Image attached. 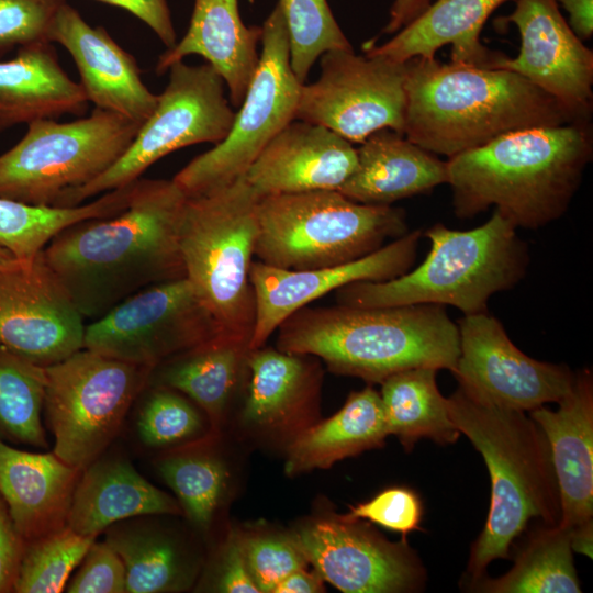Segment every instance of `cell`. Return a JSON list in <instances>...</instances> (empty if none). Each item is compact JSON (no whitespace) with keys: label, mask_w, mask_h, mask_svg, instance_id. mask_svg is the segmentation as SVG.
Segmentation results:
<instances>
[{"label":"cell","mask_w":593,"mask_h":593,"mask_svg":"<svg viewBox=\"0 0 593 593\" xmlns=\"http://www.w3.org/2000/svg\"><path fill=\"white\" fill-rule=\"evenodd\" d=\"M557 411L544 405L529 416L545 434L558 484L559 526L570 533L593 526V377L589 369L574 373Z\"/></svg>","instance_id":"cell-22"},{"label":"cell","mask_w":593,"mask_h":593,"mask_svg":"<svg viewBox=\"0 0 593 593\" xmlns=\"http://www.w3.org/2000/svg\"><path fill=\"white\" fill-rule=\"evenodd\" d=\"M568 13V24L581 41L593 35V0H556Z\"/></svg>","instance_id":"cell-48"},{"label":"cell","mask_w":593,"mask_h":593,"mask_svg":"<svg viewBox=\"0 0 593 593\" xmlns=\"http://www.w3.org/2000/svg\"><path fill=\"white\" fill-rule=\"evenodd\" d=\"M150 371L86 348L46 367L43 410L53 452L81 471L102 456Z\"/></svg>","instance_id":"cell-10"},{"label":"cell","mask_w":593,"mask_h":593,"mask_svg":"<svg viewBox=\"0 0 593 593\" xmlns=\"http://www.w3.org/2000/svg\"><path fill=\"white\" fill-rule=\"evenodd\" d=\"M88 99L61 68L51 42L20 47L0 60V132L37 120L81 115Z\"/></svg>","instance_id":"cell-27"},{"label":"cell","mask_w":593,"mask_h":593,"mask_svg":"<svg viewBox=\"0 0 593 593\" xmlns=\"http://www.w3.org/2000/svg\"><path fill=\"white\" fill-rule=\"evenodd\" d=\"M421 236V230L407 232L359 259L317 269L291 270L253 261L249 279L255 324L250 350L264 346L287 317L312 301L353 282L387 281L409 271Z\"/></svg>","instance_id":"cell-19"},{"label":"cell","mask_w":593,"mask_h":593,"mask_svg":"<svg viewBox=\"0 0 593 593\" xmlns=\"http://www.w3.org/2000/svg\"><path fill=\"white\" fill-rule=\"evenodd\" d=\"M506 1L436 0L388 42H367L363 52L406 63L412 58L433 59L438 49L450 45L452 63L491 67L499 53L480 42V33L489 16Z\"/></svg>","instance_id":"cell-26"},{"label":"cell","mask_w":593,"mask_h":593,"mask_svg":"<svg viewBox=\"0 0 593 593\" xmlns=\"http://www.w3.org/2000/svg\"><path fill=\"white\" fill-rule=\"evenodd\" d=\"M388 435L381 396L366 387L351 392L336 414L291 443L286 470L293 474L328 468L346 457L383 446Z\"/></svg>","instance_id":"cell-30"},{"label":"cell","mask_w":593,"mask_h":593,"mask_svg":"<svg viewBox=\"0 0 593 593\" xmlns=\"http://www.w3.org/2000/svg\"><path fill=\"white\" fill-rule=\"evenodd\" d=\"M261 26H246L238 0H194L189 27L183 37L160 54L156 74L189 55H199L222 77L230 102L237 109L259 61Z\"/></svg>","instance_id":"cell-24"},{"label":"cell","mask_w":593,"mask_h":593,"mask_svg":"<svg viewBox=\"0 0 593 593\" xmlns=\"http://www.w3.org/2000/svg\"><path fill=\"white\" fill-rule=\"evenodd\" d=\"M343 517L365 518L384 528L399 532L402 539L415 529H421L423 504L418 494L405 486H393L378 493L371 500L350 507Z\"/></svg>","instance_id":"cell-43"},{"label":"cell","mask_w":593,"mask_h":593,"mask_svg":"<svg viewBox=\"0 0 593 593\" xmlns=\"http://www.w3.org/2000/svg\"><path fill=\"white\" fill-rule=\"evenodd\" d=\"M516 25L519 53L497 54L491 67L514 71L553 97L579 119L590 120L593 52L572 31L556 0H515L499 19Z\"/></svg>","instance_id":"cell-18"},{"label":"cell","mask_w":593,"mask_h":593,"mask_svg":"<svg viewBox=\"0 0 593 593\" xmlns=\"http://www.w3.org/2000/svg\"><path fill=\"white\" fill-rule=\"evenodd\" d=\"M177 513V503L142 477L127 459L100 456L81 472L67 526L96 538L121 521Z\"/></svg>","instance_id":"cell-28"},{"label":"cell","mask_w":593,"mask_h":593,"mask_svg":"<svg viewBox=\"0 0 593 593\" xmlns=\"http://www.w3.org/2000/svg\"><path fill=\"white\" fill-rule=\"evenodd\" d=\"M48 42H56L70 54L79 72L80 86L89 102L143 124L157 105L141 77L135 58L123 49L102 26H91L64 0L52 22Z\"/></svg>","instance_id":"cell-20"},{"label":"cell","mask_w":593,"mask_h":593,"mask_svg":"<svg viewBox=\"0 0 593 593\" xmlns=\"http://www.w3.org/2000/svg\"><path fill=\"white\" fill-rule=\"evenodd\" d=\"M356 165L350 142L322 125L293 120L264 147L245 179L259 198L338 190Z\"/></svg>","instance_id":"cell-21"},{"label":"cell","mask_w":593,"mask_h":593,"mask_svg":"<svg viewBox=\"0 0 593 593\" xmlns=\"http://www.w3.org/2000/svg\"><path fill=\"white\" fill-rule=\"evenodd\" d=\"M94 539L66 526L51 535L26 541L13 592H61Z\"/></svg>","instance_id":"cell-37"},{"label":"cell","mask_w":593,"mask_h":593,"mask_svg":"<svg viewBox=\"0 0 593 593\" xmlns=\"http://www.w3.org/2000/svg\"><path fill=\"white\" fill-rule=\"evenodd\" d=\"M142 124L94 108L87 118L27 124L24 136L0 155V198L54 206L94 180L128 148Z\"/></svg>","instance_id":"cell-9"},{"label":"cell","mask_w":593,"mask_h":593,"mask_svg":"<svg viewBox=\"0 0 593 593\" xmlns=\"http://www.w3.org/2000/svg\"><path fill=\"white\" fill-rule=\"evenodd\" d=\"M437 369L417 367L391 374L381 382V401L389 435L406 450L422 438L438 444L457 441L460 432L452 423L436 383Z\"/></svg>","instance_id":"cell-31"},{"label":"cell","mask_w":593,"mask_h":593,"mask_svg":"<svg viewBox=\"0 0 593 593\" xmlns=\"http://www.w3.org/2000/svg\"><path fill=\"white\" fill-rule=\"evenodd\" d=\"M458 328L460 354L454 376L475 399L529 412L558 403L570 390L574 373L568 367L526 356L488 312L465 315Z\"/></svg>","instance_id":"cell-16"},{"label":"cell","mask_w":593,"mask_h":593,"mask_svg":"<svg viewBox=\"0 0 593 593\" xmlns=\"http://www.w3.org/2000/svg\"><path fill=\"white\" fill-rule=\"evenodd\" d=\"M430 249L415 269L387 281H358L335 291L338 304L383 307L439 304L465 315L488 312L489 299L525 276L528 248L497 211L479 227L456 231L441 223L425 232Z\"/></svg>","instance_id":"cell-6"},{"label":"cell","mask_w":593,"mask_h":593,"mask_svg":"<svg viewBox=\"0 0 593 593\" xmlns=\"http://www.w3.org/2000/svg\"><path fill=\"white\" fill-rule=\"evenodd\" d=\"M45 368L0 347V441L47 447L42 425Z\"/></svg>","instance_id":"cell-36"},{"label":"cell","mask_w":593,"mask_h":593,"mask_svg":"<svg viewBox=\"0 0 593 593\" xmlns=\"http://www.w3.org/2000/svg\"><path fill=\"white\" fill-rule=\"evenodd\" d=\"M105 530L104 541L124 563L127 593L174 592L189 585L188 563L165 533L138 521L114 524Z\"/></svg>","instance_id":"cell-35"},{"label":"cell","mask_w":593,"mask_h":593,"mask_svg":"<svg viewBox=\"0 0 593 593\" xmlns=\"http://www.w3.org/2000/svg\"><path fill=\"white\" fill-rule=\"evenodd\" d=\"M122 8L145 23L170 48L176 44L174 27L167 0H98Z\"/></svg>","instance_id":"cell-47"},{"label":"cell","mask_w":593,"mask_h":593,"mask_svg":"<svg viewBox=\"0 0 593 593\" xmlns=\"http://www.w3.org/2000/svg\"><path fill=\"white\" fill-rule=\"evenodd\" d=\"M278 4L288 30L291 68L301 83L324 53L353 49L327 0H279Z\"/></svg>","instance_id":"cell-38"},{"label":"cell","mask_w":593,"mask_h":593,"mask_svg":"<svg viewBox=\"0 0 593 593\" xmlns=\"http://www.w3.org/2000/svg\"><path fill=\"white\" fill-rule=\"evenodd\" d=\"M317 80L301 86L294 120L327 127L351 144L389 128L403 134L406 63L334 49Z\"/></svg>","instance_id":"cell-13"},{"label":"cell","mask_w":593,"mask_h":593,"mask_svg":"<svg viewBox=\"0 0 593 593\" xmlns=\"http://www.w3.org/2000/svg\"><path fill=\"white\" fill-rule=\"evenodd\" d=\"M294 540L322 579L342 592L399 593L424 586V567L406 541L391 544L357 519L318 521Z\"/></svg>","instance_id":"cell-17"},{"label":"cell","mask_w":593,"mask_h":593,"mask_svg":"<svg viewBox=\"0 0 593 593\" xmlns=\"http://www.w3.org/2000/svg\"><path fill=\"white\" fill-rule=\"evenodd\" d=\"M158 470L191 523L206 530L225 488L227 472L224 465L209 455L188 454L163 459Z\"/></svg>","instance_id":"cell-39"},{"label":"cell","mask_w":593,"mask_h":593,"mask_svg":"<svg viewBox=\"0 0 593 593\" xmlns=\"http://www.w3.org/2000/svg\"><path fill=\"white\" fill-rule=\"evenodd\" d=\"M260 44L257 68L228 134L172 178L187 197L219 190L245 176L264 147L294 120L303 83L291 68L288 30L278 3L261 25Z\"/></svg>","instance_id":"cell-11"},{"label":"cell","mask_w":593,"mask_h":593,"mask_svg":"<svg viewBox=\"0 0 593 593\" xmlns=\"http://www.w3.org/2000/svg\"><path fill=\"white\" fill-rule=\"evenodd\" d=\"M214 588L228 593H260L247 568L243 541L231 535L224 546Z\"/></svg>","instance_id":"cell-45"},{"label":"cell","mask_w":593,"mask_h":593,"mask_svg":"<svg viewBox=\"0 0 593 593\" xmlns=\"http://www.w3.org/2000/svg\"><path fill=\"white\" fill-rule=\"evenodd\" d=\"M249 340L219 332L155 367L147 385L188 395L213 422L221 418L247 366Z\"/></svg>","instance_id":"cell-29"},{"label":"cell","mask_w":593,"mask_h":593,"mask_svg":"<svg viewBox=\"0 0 593 593\" xmlns=\"http://www.w3.org/2000/svg\"><path fill=\"white\" fill-rule=\"evenodd\" d=\"M187 195L166 179H138L127 206L57 234L44 257L85 320L130 295L184 278L179 230Z\"/></svg>","instance_id":"cell-1"},{"label":"cell","mask_w":593,"mask_h":593,"mask_svg":"<svg viewBox=\"0 0 593 593\" xmlns=\"http://www.w3.org/2000/svg\"><path fill=\"white\" fill-rule=\"evenodd\" d=\"M257 219L254 256L291 270L350 262L409 232L401 208L355 202L338 190L262 197Z\"/></svg>","instance_id":"cell-8"},{"label":"cell","mask_w":593,"mask_h":593,"mask_svg":"<svg viewBox=\"0 0 593 593\" xmlns=\"http://www.w3.org/2000/svg\"><path fill=\"white\" fill-rule=\"evenodd\" d=\"M150 387L136 421L137 434L144 445L161 447L201 430V416L179 392L166 387Z\"/></svg>","instance_id":"cell-40"},{"label":"cell","mask_w":593,"mask_h":593,"mask_svg":"<svg viewBox=\"0 0 593 593\" xmlns=\"http://www.w3.org/2000/svg\"><path fill=\"white\" fill-rule=\"evenodd\" d=\"M259 197L245 176L219 190L187 197L179 247L186 278L219 329L250 343L255 296L249 273Z\"/></svg>","instance_id":"cell-7"},{"label":"cell","mask_w":593,"mask_h":593,"mask_svg":"<svg viewBox=\"0 0 593 593\" xmlns=\"http://www.w3.org/2000/svg\"><path fill=\"white\" fill-rule=\"evenodd\" d=\"M135 182L102 193L76 206L32 205L0 198V246L18 260L33 258L61 231L81 221L114 215L123 211Z\"/></svg>","instance_id":"cell-32"},{"label":"cell","mask_w":593,"mask_h":593,"mask_svg":"<svg viewBox=\"0 0 593 593\" xmlns=\"http://www.w3.org/2000/svg\"><path fill=\"white\" fill-rule=\"evenodd\" d=\"M150 116L125 153L102 175L63 194L54 206H76L89 198L127 186L168 154L200 143L219 144L228 134L235 111L225 82L208 63L177 61Z\"/></svg>","instance_id":"cell-12"},{"label":"cell","mask_w":593,"mask_h":593,"mask_svg":"<svg viewBox=\"0 0 593 593\" xmlns=\"http://www.w3.org/2000/svg\"><path fill=\"white\" fill-rule=\"evenodd\" d=\"M593 154L590 120L510 132L450 157L447 183L459 219L490 206L536 230L568 210Z\"/></svg>","instance_id":"cell-2"},{"label":"cell","mask_w":593,"mask_h":593,"mask_svg":"<svg viewBox=\"0 0 593 593\" xmlns=\"http://www.w3.org/2000/svg\"><path fill=\"white\" fill-rule=\"evenodd\" d=\"M81 472L54 452H30L0 441V494L25 541L67 526Z\"/></svg>","instance_id":"cell-23"},{"label":"cell","mask_w":593,"mask_h":593,"mask_svg":"<svg viewBox=\"0 0 593 593\" xmlns=\"http://www.w3.org/2000/svg\"><path fill=\"white\" fill-rule=\"evenodd\" d=\"M66 589L69 593L126 592L124 563L105 541H93Z\"/></svg>","instance_id":"cell-44"},{"label":"cell","mask_w":593,"mask_h":593,"mask_svg":"<svg viewBox=\"0 0 593 593\" xmlns=\"http://www.w3.org/2000/svg\"><path fill=\"white\" fill-rule=\"evenodd\" d=\"M449 416L482 455L491 477V502L483 530L471 547L469 585L510 548L533 519L558 525V484L548 441L524 411L478 400L460 387L447 399Z\"/></svg>","instance_id":"cell-5"},{"label":"cell","mask_w":593,"mask_h":593,"mask_svg":"<svg viewBox=\"0 0 593 593\" xmlns=\"http://www.w3.org/2000/svg\"><path fill=\"white\" fill-rule=\"evenodd\" d=\"M432 0H393L390 19L382 32L395 34L422 15Z\"/></svg>","instance_id":"cell-49"},{"label":"cell","mask_w":593,"mask_h":593,"mask_svg":"<svg viewBox=\"0 0 593 593\" xmlns=\"http://www.w3.org/2000/svg\"><path fill=\"white\" fill-rule=\"evenodd\" d=\"M247 366L243 419L248 424L264 426L282 419L315 389L316 374L305 355L261 346L249 351Z\"/></svg>","instance_id":"cell-34"},{"label":"cell","mask_w":593,"mask_h":593,"mask_svg":"<svg viewBox=\"0 0 593 593\" xmlns=\"http://www.w3.org/2000/svg\"><path fill=\"white\" fill-rule=\"evenodd\" d=\"M25 544L0 494V593L13 592Z\"/></svg>","instance_id":"cell-46"},{"label":"cell","mask_w":593,"mask_h":593,"mask_svg":"<svg viewBox=\"0 0 593 593\" xmlns=\"http://www.w3.org/2000/svg\"><path fill=\"white\" fill-rule=\"evenodd\" d=\"M85 329L43 250L0 267V347L46 368L81 350Z\"/></svg>","instance_id":"cell-15"},{"label":"cell","mask_w":593,"mask_h":593,"mask_svg":"<svg viewBox=\"0 0 593 593\" xmlns=\"http://www.w3.org/2000/svg\"><path fill=\"white\" fill-rule=\"evenodd\" d=\"M359 145L356 168L338 189L355 202L391 205L447 183V163L403 134L383 128Z\"/></svg>","instance_id":"cell-25"},{"label":"cell","mask_w":593,"mask_h":593,"mask_svg":"<svg viewBox=\"0 0 593 593\" xmlns=\"http://www.w3.org/2000/svg\"><path fill=\"white\" fill-rule=\"evenodd\" d=\"M64 0H0V57L14 48L48 42L57 9Z\"/></svg>","instance_id":"cell-41"},{"label":"cell","mask_w":593,"mask_h":593,"mask_svg":"<svg viewBox=\"0 0 593 593\" xmlns=\"http://www.w3.org/2000/svg\"><path fill=\"white\" fill-rule=\"evenodd\" d=\"M484 593H579L570 532L559 525L533 530L513 567L497 579L482 577L469 585Z\"/></svg>","instance_id":"cell-33"},{"label":"cell","mask_w":593,"mask_h":593,"mask_svg":"<svg viewBox=\"0 0 593 593\" xmlns=\"http://www.w3.org/2000/svg\"><path fill=\"white\" fill-rule=\"evenodd\" d=\"M404 86L403 135L448 158L510 132L583 120L523 76L502 68L412 58Z\"/></svg>","instance_id":"cell-3"},{"label":"cell","mask_w":593,"mask_h":593,"mask_svg":"<svg viewBox=\"0 0 593 593\" xmlns=\"http://www.w3.org/2000/svg\"><path fill=\"white\" fill-rule=\"evenodd\" d=\"M248 571L259 592H271L291 572L304 568L306 559L294 538L260 536L243 541Z\"/></svg>","instance_id":"cell-42"},{"label":"cell","mask_w":593,"mask_h":593,"mask_svg":"<svg viewBox=\"0 0 593 593\" xmlns=\"http://www.w3.org/2000/svg\"><path fill=\"white\" fill-rule=\"evenodd\" d=\"M219 332L184 277L147 287L86 325L83 348L153 370Z\"/></svg>","instance_id":"cell-14"},{"label":"cell","mask_w":593,"mask_h":593,"mask_svg":"<svg viewBox=\"0 0 593 593\" xmlns=\"http://www.w3.org/2000/svg\"><path fill=\"white\" fill-rule=\"evenodd\" d=\"M16 258L5 248L0 246V267L12 264Z\"/></svg>","instance_id":"cell-51"},{"label":"cell","mask_w":593,"mask_h":593,"mask_svg":"<svg viewBox=\"0 0 593 593\" xmlns=\"http://www.w3.org/2000/svg\"><path fill=\"white\" fill-rule=\"evenodd\" d=\"M277 348L315 356L333 372L381 383L430 367L456 370L459 328L439 304L303 306L278 327Z\"/></svg>","instance_id":"cell-4"},{"label":"cell","mask_w":593,"mask_h":593,"mask_svg":"<svg viewBox=\"0 0 593 593\" xmlns=\"http://www.w3.org/2000/svg\"><path fill=\"white\" fill-rule=\"evenodd\" d=\"M323 590L322 577L301 568L280 581L272 593H317Z\"/></svg>","instance_id":"cell-50"}]
</instances>
